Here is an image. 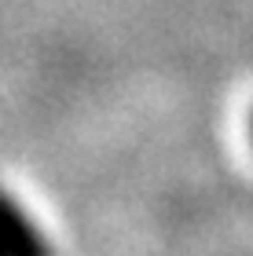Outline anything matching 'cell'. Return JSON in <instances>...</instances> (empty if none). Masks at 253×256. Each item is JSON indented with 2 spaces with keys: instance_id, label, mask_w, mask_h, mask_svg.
I'll use <instances>...</instances> for the list:
<instances>
[{
  "instance_id": "obj_1",
  "label": "cell",
  "mask_w": 253,
  "mask_h": 256,
  "mask_svg": "<svg viewBox=\"0 0 253 256\" xmlns=\"http://www.w3.org/2000/svg\"><path fill=\"white\" fill-rule=\"evenodd\" d=\"M0 256H55L48 230L0 183Z\"/></svg>"
}]
</instances>
